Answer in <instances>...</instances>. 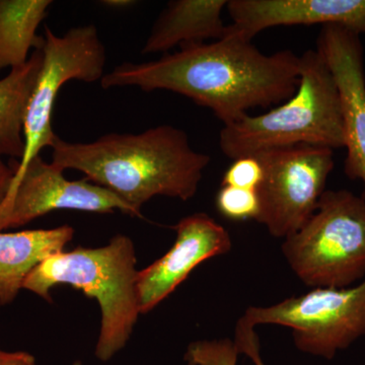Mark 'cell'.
I'll list each match as a JSON object with an SVG mask.
<instances>
[{
  "instance_id": "6da1fadb",
  "label": "cell",
  "mask_w": 365,
  "mask_h": 365,
  "mask_svg": "<svg viewBox=\"0 0 365 365\" xmlns=\"http://www.w3.org/2000/svg\"><path fill=\"white\" fill-rule=\"evenodd\" d=\"M300 56L292 50L265 54L237 34L210 43L182 45L160 58L124 62L101 79L105 90L136 86L169 91L212 111L225 125L256 108L280 105L297 93Z\"/></svg>"
},
{
  "instance_id": "7a4b0ae2",
  "label": "cell",
  "mask_w": 365,
  "mask_h": 365,
  "mask_svg": "<svg viewBox=\"0 0 365 365\" xmlns=\"http://www.w3.org/2000/svg\"><path fill=\"white\" fill-rule=\"evenodd\" d=\"M52 150L53 165L83 173L88 181L116 194L137 217L153 197L193 198L211 162L192 148L186 132L172 125L137 134L108 133L91 143L57 137Z\"/></svg>"
},
{
  "instance_id": "3957f363",
  "label": "cell",
  "mask_w": 365,
  "mask_h": 365,
  "mask_svg": "<svg viewBox=\"0 0 365 365\" xmlns=\"http://www.w3.org/2000/svg\"><path fill=\"white\" fill-rule=\"evenodd\" d=\"M230 160L297 145L338 150L345 146L339 88L318 50L300 56L297 93L270 111L225 125L218 139Z\"/></svg>"
},
{
  "instance_id": "277c9868",
  "label": "cell",
  "mask_w": 365,
  "mask_h": 365,
  "mask_svg": "<svg viewBox=\"0 0 365 365\" xmlns=\"http://www.w3.org/2000/svg\"><path fill=\"white\" fill-rule=\"evenodd\" d=\"M135 265L130 237L118 235L101 248L78 247L48 257L26 276L23 288L51 302L52 287L69 284L97 299L102 326L95 354L108 361L126 346L140 314Z\"/></svg>"
},
{
  "instance_id": "5b68a950",
  "label": "cell",
  "mask_w": 365,
  "mask_h": 365,
  "mask_svg": "<svg viewBox=\"0 0 365 365\" xmlns=\"http://www.w3.org/2000/svg\"><path fill=\"white\" fill-rule=\"evenodd\" d=\"M290 269L312 288H346L365 278V200L326 190L314 215L281 246Z\"/></svg>"
},
{
  "instance_id": "8992f818",
  "label": "cell",
  "mask_w": 365,
  "mask_h": 365,
  "mask_svg": "<svg viewBox=\"0 0 365 365\" xmlns=\"http://www.w3.org/2000/svg\"><path fill=\"white\" fill-rule=\"evenodd\" d=\"M259 325L287 327L299 351L332 360L365 336V278L350 287L313 288L272 306L250 307L237 329Z\"/></svg>"
},
{
  "instance_id": "52a82bcc",
  "label": "cell",
  "mask_w": 365,
  "mask_h": 365,
  "mask_svg": "<svg viewBox=\"0 0 365 365\" xmlns=\"http://www.w3.org/2000/svg\"><path fill=\"white\" fill-rule=\"evenodd\" d=\"M43 63L26 108L24 137L25 153L21 162L11 160L21 172L41 150L51 148L57 136L52 129V113L62 86L69 81L95 83L105 76L107 53L93 25L69 29L57 36L45 26Z\"/></svg>"
},
{
  "instance_id": "ba28073f",
  "label": "cell",
  "mask_w": 365,
  "mask_h": 365,
  "mask_svg": "<svg viewBox=\"0 0 365 365\" xmlns=\"http://www.w3.org/2000/svg\"><path fill=\"white\" fill-rule=\"evenodd\" d=\"M263 168L256 222L284 240L314 215L335 167L334 150L297 145L256 153Z\"/></svg>"
},
{
  "instance_id": "9c48e42d",
  "label": "cell",
  "mask_w": 365,
  "mask_h": 365,
  "mask_svg": "<svg viewBox=\"0 0 365 365\" xmlns=\"http://www.w3.org/2000/svg\"><path fill=\"white\" fill-rule=\"evenodd\" d=\"M63 172L40 155L21 172L14 170L13 182L0 205V232L23 227L60 209L95 213H113L118 209L134 216L131 208L110 190L86 178L69 181Z\"/></svg>"
},
{
  "instance_id": "30bf717a",
  "label": "cell",
  "mask_w": 365,
  "mask_h": 365,
  "mask_svg": "<svg viewBox=\"0 0 365 365\" xmlns=\"http://www.w3.org/2000/svg\"><path fill=\"white\" fill-rule=\"evenodd\" d=\"M175 228L174 246L162 258L137 273L140 314H148L167 299L202 262L232 250L230 232L206 213L182 217Z\"/></svg>"
},
{
  "instance_id": "8fae6325",
  "label": "cell",
  "mask_w": 365,
  "mask_h": 365,
  "mask_svg": "<svg viewBox=\"0 0 365 365\" xmlns=\"http://www.w3.org/2000/svg\"><path fill=\"white\" fill-rule=\"evenodd\" d=\"M317 50L332 71L342 102L344 117L346 176L359 180L365 200V71L364 47L359 34L344 26H322Z\"/></svg>"
},
{
  "instance_id": "7c38bea8",
  "label": "cell",
  "mask_w": 365,
  "mask_h": 365,
  "mask_svg": "<svg viewBox=\"0 0 365 365\" xmlns=\"http://www.w3.org/2000/svg\"><path fill=\"white\" fill-rule=\"evenodd\" d=\"M227 31L247 40L279 26L337 25L365 34V0H228Z\"/></svg>"
},
{
  "instance_id": "4fadbf2b",
  "label": "cell",
  "mask_w": 365,
  "mask_h": 365,
  "mask_svg": "<svg viewBox=\"0 0 365 365\" xmlns=\"http://www.w3.org/2000/svg\"><path fill=\"white\" fill-rule=\"evenodd\" d=\"M228 0H173L163 9L141 54L163 53L182 45L220 40L227 33L222 11Z\"/></svg>"
},
{
  "instance_id": "5bb4252c",
  "label": "cell",
  "mask_w": 365,
  "mask_h": 365,
  "mask_svg": "<svg viewBox=\"0 0 365 365\" xmlns=\"http://www.w3.org/2000/svg\"><path fill=\"white\" fill-rule=\"evenodd\" d=\"M73 235L74 230L69 225L0 232V306L13 302L31 271L48 257L63 252Z\"/></svg>"
},
{
  "instance_id": "9a60e30c",
  "label": "cell",
  "mask_w": 365,
  "mask_h": 365,
  "mask_svg": "<svg viewBox=\"0 0 365 365\" xmlns=\"http://www.w3.org/2000/svg\"><path fill=\"white\" fill-rule=\"evenodd\" d=\"M43 50H34L26 64L0 79V158H23L26 108L39 76Z\"/></svg>"
},
{
  "instance_id": "2e32d148",
  "label": "cell",
  "mask_w": 365,
  "mask_h": 365,
  "mask_svg": "<svg viewBox=\"0 0 365 365\" xmlns=\"http://www.w3.org/2000/svg\"><path fill=\"white\" fill-rule=\"evenodd\" d=\"M51 4V0H0V72L24 66L31 50L42 49L45 39L37 30Z\"/></svg>"
},
{
  "instance_id": "e0dca14e",
  "label": "cell",
  "mask_w": 365,
  "mask_h": 365,
  "mask_svg": "<svg viewBox=\"0 0 365 365\" xmlns=\"http://www.w3.org/2000/svg\"><path fill=\"white\" fill-rule=\"evenodd\" d=\"M215 203L223 217L237 222L256 220L260 209L257 191L232 186L220 187Z\"/></svg>"
},
{
  "instance_id": "ac0fdd59",
  "label": "cell",
  "mask_w": 365,
  "mask_h": 365,
  "mask_svg": "<svg viewBox=\"0 0 365 365\" xmlns=\"http://www.w3.org/2000/svg\"><path fill=\"white\" fill-rule=\"evenodd\" d=\"M263 179V168L256 155L237 158L222 177V186L255 190Z\"/></svg>"
},
{
  "instance_id": "d6986e66",
  "label": "cell",
  "mask_w": 365,
  "mask_h": 365,
  "mask_svg": "<svg viewBox=\"0 0 365 365\" xmlns=\"http://www.w3.org/2000/svg\"><path fill=\"white\" fill-rule=\"evenodd\" d=\"M235 348H237V353H245L247 356L250 357L255 365H265L261 359L257 335L248 336V337L237 340L235 343Z\"/></svg>"
},
{
  "instance_id": "ffe728a7",
  "label": "cell",
  "mask_w": 365,
  "mask_h": 365,
  "mask_svg": "<svg viewBox=\"0 0 365 365\" xmlns=\"http://www.w3.org/2000/svg\"><path fill=\"white\" fill-rule=\"evenodd\" d=\"M0 365H36V361L30 353L0 350Z\"/></svg>"
},
{
  "instance_id": "44dd1931",
  "label": "cell",
  "mask_w": 365,
  "mask_h": 365,
  "mask_svg": "<svg viewBox=\"0 0 365 365\" xmlns=\"http://www.w3.org/2000/svg\"><path fill=\"white\" fill-rule=\"evenodd\" d=\"M14 176V167L13 163L9 162V165L4 163L0 158V205L6 198L7 191L11 187Z\"/></svg>"
},
{
  "instance_id": "7402d4cb",
  "label": "cell",
  "mask_w": 365,
  "mask_h": 365,
  "mask_svg": "<svg viewBox=\"0 0 365 365\" xmlns=\"http://www.w3.org/2000/svg\"><path fill=\"white\" fill-rule=\"evenodd\" d=\"M101 4H103V6L106 7H109V9H123L133 6L136 2L131 1V0H106V1H102Z\"/></svg>"
},
{
  "instance_id": "603a6c76",
  "label": "cell",
  "mask_w": 365,
  "mask_h": 365,
  "mask_svg": "<svg viewBox=\"0 0 365 365\" xmlns=\"http://www.w3.org/2000/svg\"><path fill=\"white\" fill-rule=\"evenodd\" d=\"M73 365H83L81 361H76Z\"/></svg>"
}]
</instances>
